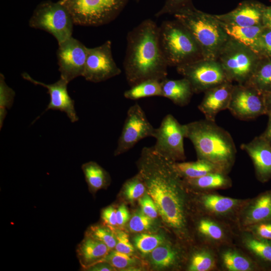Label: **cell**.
<instances>
[{
	"label": "cell",
	"instance_id": "5bb4252c",
	"mask_svg": "<svg viewBox=\"0 0 271 271\" xmlns=\"http://www.w3.org/2000/svg\"><path fill=\"white\" fill-rule=\"evenodd\" d=\"M228 109L236 118L243 120L266 115L263 93L248 84L233 85Z\"/></svg>",
	"mask_w": 271,
	"mask_h": 271
},
{
	"label": "cell",
	"instance_id": "603a6c76",
	"mask_svg": "<svg viewBox=\"0 0 271 271\" xmlns=\"http://www.w3.org/2000/svg\"><path fill=\"white\" fill-rule=\"evenodd\" d=\"M233 87L232 82L227 81L204 92L198 108L205 119L215 121L219 112L228 109Z\"/></svg>",
	"mask_w": 271,
	"mask_h": 271
},
{
	"label": "cell",
	"instance_id": "f1b7e54d",
	"mask_svg": "<svg viewBox=\"0 0 271 271\" xmlns=\"http://www.w3.org/2000/svg\"><path fill=\"white\" fill-rule=\"evenodd\" d=\"M219 21L229 38L247 46L254 52L258 39L264 29L262 25L241 27Z\"/></svg>",
	"mask_w": 271,
	"mask_h": 271
},
{
	"label": "cell",
	"instance_id": "52a82bcc",
	"mask_svg": "<svg viewBox=\"0 0 271 271\" xmlns=\"http://www.w3.org/2000/svg\"><path fill=\"white\" fill-rule=\"evenodd\" d=\"M71 14L75 25L99 26L114 20L128 0H60Z\"/></svg>",
	"mask_w": 271,
	"mask_h": 271
},
{
	"label": "cell",
	"instance_id": "cb8c5ba5",
	"mask_svg": "<svg viewBox=\"0 0 271 271\" xmlns=\"http://www.w3.org/2000/svg\"><path fill=\"white\" fill-rule=\"evenodd\" d=\"M110 251V249L103 242L86 234L76 249L79 262L85 270L103 260Z\"/></svg>",
	"mask_w": 271,
	"mask_h": 271
},
{
	"label": "cell",
	"instance_id": "30bf717a",
	"mask_svg": "<svg viewBox=\"0 0 271 271\" xmlns=\"http://www.w3.org/2000/svg\"><path fill=\"white\" fill-rule=\"evenodd\" d=\"M194 240L217 249L223 245L235 243L239 229L233 224L193 211L191 228Z\"/></svg>",
	"mask_w": 271,
	"mask_h": 271
},
{
	"label": "cell",
	"instance_id": "2e32d148",
	"mask_svg": "<svg viewBox=\"0 0 271 271\" xmlns=\"http://www.w3.org/2000/svg\"><path fill=\"white\" fill-rule=\"evenodd\" d=\"M87 53V47L72 37L58 44L57 56L60 78L69 83L83 76Z\"/></svg>",
	"mask_w": 271,
	"mask_h": 271
},
{
	"label": "cell",
	"instance_id": "836d02e7",
	"mask_svg": "<svg viewBox=\"0 0 271 271\" xmlns=\"http://www.w3.org/2000/svg\"><path fill=\"white\" fill-rule=\"evenodd\" d=\"M86 234L103 242L110 250L116 246V238L113 228L107 225H92Z\"/></svg>",
	"mask_w": 271,
	"mask_h": 271
},
{
	"label": "cell",
	"instance_id": "e0dca14e",
	"mask_svg": "<svg viewBox=\"0 0 271 271\" xmlns=\"http://www.w3.org/2000/svg\"><path fill=\"white\" fill-rule=\"evenodd\" d=\"M22 77L29 82L44 87L48 90L50 95V102L44 111L49 109L58 110L65 112L72 122L79 120L75 109V102L70 96L67 90V82L60 78L56 82L47 84L33 79L26 72L22 74Z\"/></svg>",
	"mask_w": 271,
	"mask_h": 271
},
{
	"label": "cell",
	"instance_id": "60d3db41",
	"mask_svg": "<svg viewBox=\"0 0 271 271\" xmlns=\"http://www.w3.org/2000/svg\"><path fill=\"white\" fill-rule=\"evenodd\" d=\"M152 219L142 211L136 213L128 223L129 229L133 232H141L149 229L152 224Z\"/></svg>",
	"mask_w": 271,
	"mask_h": 271
},
{
	"label": "cell",
	"instance_id": "7bdbcfd3",
	"mask_svg": "<svg viewBox=\"0 0 271 271\" xmlns=\"http://www.w3.org/2000/svg\"><path fill=\"white\" fill-rule=\"evenodd\" d=\"M114 231L116 238L115 250L128 254H132L134 251V247L129 241L128 234L119 230Z\"/></svg>",
	"mask_w": 271,
	"mask_h": 271
},
{
	"label": "cell",
	"instance_id": "7402d4cb",
	"mask_svg": "<svg viewBox=\"0 0 271 271\" xmlns=\"http://www.w3.org/2000/svg\"><path fill=\"white\" fill-rule=\"evenodd\" d=\"M219 271H261L256 263L235 243L217 249Z\"/></svg>",
	"mask_w": 271,
	"mask_h": 271
},
{
	"label": "cell",
	"instance_id": "bcb514c9",
	"mask_svg": "<svg viewBox=\"0 0 271 271\" xmlns=\"http://www.w3.org/2000/svg\"><path fill=\"white\" fill-rule=\"evenodd\" d=\"M116 221L117 225H123L129 218V212L124 204L120 205L116 209Z\"/></svg>",
	"mask_w": 271,
	"mask_h": 271
},
{
	"label": "cell",
	"instance_id": "ac0fdd59",
	"mask_svg": "<svg viewBox=\"0 0 271 271\" xmlns=\"http://www.w3.org/2000/svg\"><path fill=\"white\" fill-rule=\"evenodd\" d=\"M235 243L256 263L261 271H271V242L255 237L245 229H238Z\"/></svg>",
	"mask_w": 271,
	"mask_h": 271
},
{
	"label": "cell",
	"instance_id": "8d00e7d4",
	"mask_svg": "<svg viewBox=\"0 0 271 271\" xmlns=\"http://www.w3.org/2000/svg\"><path fill=\"white\" fill-rule=\"evenodd\" d=\"M146 191L145 184L139 173L128 180L123 187L125 196L130 201L141 198Z\"/></svg>",
	"mask_w": 271,
	"mask_h": 271
},
{
	"label": "cell",
	"instance_id": "ab89813d",
	"mask_svg": "<svg viewBox=\"0 0 271 271\" xmlns=\"http://www.w3.org/2000/svg\"><path fill=\"white\" fill-rule=\"evenodd\" d=\"M255 237L271 242V218L257 222L244 229Z\"/></svg>",
	"mask_w": 271,
	"mask_h": 271
},
{
	"label": "cell",
	"instance_id": "6da1fadb",
	"mask_svg": "<svg viewBox=\"0 0 271 271\" xmlns=\"http://www.w3.org/2000/svg\"><path fill=\"white\" fill-rule=\"evenodd\" d=\"M139 173L147 193L155 202L163 221L179 240L193 243L190 194L174 162L154 147H144L138 163Z\"/></svg>",
	"mask_w": 271,
	"mask_h": 271
},
{
	"label": "cell",
	"instance_id": "74e56055",
	"mask_svg": "<svg viewBox=\"0 0 271 271\" xmlns=\"http://www.w3.org/2000/svg\"><path fill=\"white\" fill-rule=\"evenodd\" d=\"M115 268L122 269L133 264L135 260L130 254L120 252L116 250L110 251L104 259Z\"/></svg>",
	"mask_w": 271,
	"mask_h": 271
},
{
	"label": "cell",
	"instance_id": "f546056e",
	"mask_svg": "<svg viewBox=\"0 0 271 271\" xmlns=\"http://www.w3.org/2000/svg\"><path fill=\"white\" fill-rule=\"evenodd\" d=\"M174 166L183 179L196 178L212 173L221 172L215 166L203 160L174 162Z\"/></svg>",
	"mask_w": 271,
	"mask_h": 271
},
{
	"label": "cell",
	"instance_id": "9a60e30c",
	"mask_svg": "<svg viewBox=\"0 0 271 271\" xmlns=\"http://www.w3.org/2000/svg\"><path fill=\"white\" fill-rule=\"evenodd\" d=\"M111 41H106L102 45L87 48V57L83 76L94 83L105 81L119 75L121 69L113 60Z\"/></svg>",
	"mask_w": 271,
	"mask_h": 271
},
{
	"label": "cell",
	"instance_id": "44dd1931",
	"mask_svg": "<svg viewBox=\"0 0 271 271\" xmlns=\"http://www.w3.org/2000/svg\"><path fill=\"white\" fill-rule=\"evenodd\" d=\"M271 218V190L248 198L239 212L237 222L239 229Z\"/></svg>",
	"mask_w": 271,
	"mask_h": 271
},
{
	"label": "cell",
	"instance_id": "7c38bea8",
	"mask_svg": "<svg viewBox=\"0 0 271 271\" xmlns=\"http://www.w3.org/2000/svg\"><path fill=\"white\" fill-rule=\"evenodd\" d=\"M156 143L153 147L160 154L173 162L186 159L183 124L171 114H167L160 126L156 128L154 137Z\"/></svg>",
	"mask_w": 271,
	"mask_h": 271
},
{
	"label": "cell",
	"instance_id": "d4e9b609",
	"mask_svg": "<svg viewBox=\"0 0 271 271\" xmlns=\"http://www.w3.org/2000/svg\"><path fill=\"white\" fill-rule=\"evenodd\" d=\"M192 248L188 258V271H219L217 249L199 243Z\"/></svg>",
	"mask_w": 271,
	"mask_h": 271
},
{
	"label": "cell",
	"instance_id": "b9f144b4",
	"mask_svg": "<svg viewBox=\"0 0 271 271\" xmlns=\"http://www.w3.org/2000/svg\"><path fill=\"white\" fill-rule=\"evenodd\" d=\"M192 5V0H166L163 7L155 16L159 17L165 14L174 15L181 9Z\"/></svg>",
	"mask_w": 271,
	"mask_h": 271
},
{
	"label": "cell",
	"instance_id": "f35d334b",
	"mask_svg": "<svg viewBox=\"0 0 271 271\" xmlns=\"http://www.w3.org/2000/svg\"><path fill=\"white\" fill-rule=\"evenodd\" d=\"M254 52L260 57L271 59V30L264 27L257 41Z\"/></svg>",
	"mask_w": 271,
	"mask_h": 271
},
{
	"label": "cell",
	"instance_id": "ee69618b",
	"mask_svg": "<svg viewBox=\"0 0 271 271\" xmlns=\"http://www.w3.org/2000/svg\"><path fill=\"white\" fill-rule=\"evenodd\" d=\"M139 203L142 211L145 214L152 219L157 217L159 213L157 207L148 193L140 199Z\"/></svg>",
	"mask_w": 271,
	"mask_h": 271
},
{
	"label": "cell",
	"instance_id": "f907efd6",
	"mask_svg": "<svg viewBox=\"0 0 271 271\" xmlns=\"http://www.w3.org/2000/svg\"><path fill=\"white\" fill-rule=\"evenodd\" d=\"M266 115L271 114V90L263 93Z\"/></svg>",
	"mask_w": 271,
	"mask_h": 271
},
{
	"label": "cell",
	"instance_id": "ba28073f",
	"mask_svg": "<svg viewBox=\"0 0 271 271\" xmlns=\"http://www.w3.org/2000/svg\"><path fill=\"white\" fill-rule=\"evenodd\" d=\"M30 27L50 33L59 44L72 37L73 18L68 9L59 1H47L39 4L30 19Z\"/></svg>",
	"mask_w": 271,
	"mask_h": 271
},
{
	"label": "cell",
	"instance_id": "9c48e42d",
	"mask_svg": "<svg viewBox=\"0 0 271 271\" xmlns=\"http://www.w3.org/2000/svg\"><path fill=\"white\" fill-rule=\"evenodd\" d=\"M193 210L237 225L240 211L248 200L223 196L215 191H189Z\"/></svg>",
	"mask_w": 271,
	"mask_h": 271
},
{
	"label": "cell",
	"instance_id": "277c9868",
	"mask_svg": "<svg viewBox=\"0 0 271 271\" xmlns=\"http://www.w3.org/2000/svg\"><path fill=\"white\" fill-rule=\"evenodd\" d=\"M190 32L205 59L216 60L229 37L214 15L200 11L193 5L174 14Z\"/></svg>",
	"mask_w": 271,
	"mask_h": 271
},
{
	"label": "cell",
	"instance_id": "816d5d0a",
	"mask_svg": "<svg viewBox=\"0 0 271 271\" xmlns=\"http://www.w3.org/2000/svg\"><path fill=\"white\" fill-rule=\"evenodd\" d=\"M134 1H136V2H139L140 0H134Z\"/></svg>",
	"mask_w": 271,
	"mask_h": 271
},
{
	"label": "cell",
	"instance_id": "d6a6232c",
	"mask_svg": "<svg viewBox=\"0 0 271 271\" xmlns=\"http://www.w3.org/2000/svg\"><path fill=\"white\" fill-rule=\"evenodd\" d=\"M82 170L89 188L93 191L102 188L108 182L107 172L96 162L90 161L83 164Z\"/></svg>",
	"mask_w": 271,
	"mask_h": 271
},
{
	"label": "cell",
	"instance_id": "7a4b0ae2",
	"mask_svg": "<svg viewBox=\"0 0 271 271\" xmlns=\"http://www.w3.org/2000/svg\"><path fill=\"white\" fill-rule=\"evenodd\" d=\"M126 41L123 65L130 86L147 79L167 78L169 66L160 47L159 26L154 21H142L128 32Z\"/></svg>",
	"mask_w": 271,
	"mask_h": 271
},
{
	"label": "cell",
	"instance_id": "5b68a950",
	"mask_svg": "<svg viewBox=\"0 0 271 271\" xmlns=\"http://www.w3.org/2000/svg\"><path fill=\"white\" fill-rule=\"evenodd\" d=\"M160 47L169 66L176 67L203 58L196 41L177 20L163 22L159 26Z\"/></svg>",
	"mask_w": 271,
	"mask_h": 271
},
{
	"label": "cell",
	"instance_id": "83f0119b",
	"mask_svg": "<svg viewBox=\"0 0 271 271\" xmlns=\"http://www.w3.org/2000/svg\"><path fill=\"white\" fill-rule=\"evenodd\" d=\"M162 97L171 100L175 104L184 106L188 104L194 93L190 82L185 78L161 81Z\"/></svg>",
	"mask_w": 271,
	"mask_h": 271
},
{
	"label": "cell",
	"instance_id": "681fc988",
	"mask_svg": "<svg viewBox=\"0 0 271 271\" xmlns=\"http://www.w3.org/2000/svg\"><path fill=\"white\" fill-rule=\"evenodd\" d=\"M267 116L268 120L266 127L260 136L271 146V114Z\"/></svg>",
	"mask_w": 271,
	"mask_h": 271
},
{
	"label": "cell",
	"instance_id": "4316f807",
	"mask_svg": "<svg viewBox=\"0 0 271 271\" xmlns=\"http://www.w3.org/2000/svg\"><path fill=\"white\" fill-rule=\"evenodd\" d=\"M183 249L177 244H161L151 252L152 262L159 267H180L186 259Z\"/></svg>",
	"mask_w": 271,
	"mask_h": 271
},
{
	"label": "cell",
	"instance_id": "c3c4849f",
	"mask_svg": "<svg viewBox=\"0 0 271 271\" xmlns=\"http://www.w3.org/2000/svg\"><path fill=\"white\" fill-rule=\"evenodd\" d=\"M262 25L266 29L271 30V6L265 7L263 12Z\"/></svg>",
	"mask_w": 271,
	"mask_h": 271
},
{
	"label": "cell",
	"instance_id": "484cf974",
	"mask_svg": "<svg viewBox=\"0 0 271 271\" xmlns=\"http://www.w3.org/2000/svg\"><path fill=\"white\" fill-rule=\"evenodd\" d=\"M188 190L194 192H212L227 189L232 185L228 174L221 172L212 173L200 177L183 179Z\"/></svg>",
	"mask_w": 271,
	"mask_h": 271
},
{
	"label": "cell",
	"instance_id": "8992f818",
	"mask_svg": "<svg viewBox=\"0 0 271 271\" xmlns=\"http://www.w3.org/2000/svg\"><path fill=\"white\" fill-rule=\"evenodd\" d=\"M260 59L250 48L229 38L216 60L229 81L243 84L248 82Z\"/></svg>",
	"mask_w": 271,
	"mask_h": 271
},
{
	"label": "cell",
	"instance_id": "d590c367",
	"mask_svg": "<svg viewBox=\"0 0 271 271\" xmlns=\"http://www.w3.org/2000/svg\"><path fill=\"white\" fill-rule=\"evenodd\" d=\"M163 238L159 235L141 233L134 239L136 248L143 254L151 253L163 242Z\"/></svg>",
	"mask_w": 271,
	"mask_h": 271
},
{
	"label": "cell",
	"instance_id": "f6af8a7d",
	"mask_svg": "<svg viewBox=\"0 0 271 271\" xmlns=\"http://www.w3.org/2000/svg\"><path fill=\"white\" fill-rule=\"evenodd\" d=\"M116 209L109 206L102 210L101 218L106 225L113 228L117 225L116 221Z\"/></svg>",
	"mask_w": 271,
	"mask_h": 271
},
{
	"label": "cell",
	"instance_id": "4fadbf2b",
	"mask_svg": "<svg viewBox=\"0 0 271 271\" xmlns=\"http://www.w3.org/2000/svg\"><path fill=\"white\" fill-rule=\"evenodd\" d=\"M155 129L141 106L137 103L131 105L127 110L114 156L127 152L145 138L153 137Z\"/></svg>",
	"mask_w": 271,
	"mask_h": 271
},
{
	"label": "cell",
	"instance_id": "e575fe53",
	"mask_svg": "<svg viewBox=\"0 0 271 271\" xmlns=\"http://www.w3.org/2000/svg\"><path fill=\"white\" fill-rule=\"evenodd\" d=\"M15 92L6 83L3 74H0V128H2L4 120L14 102Z\"/></svg>",
	"mask_w": 271,
	"mask_h": 271
},
{
	"label": "cell",
	"instance_id": "8fae6325",
	"mask_svg": "<svg viewBox=\"0 0 271 271\" xmlns=\"http://www.w3.org/2000/svg\"><path fill=\"white\" fill-rule=\"evenodd\" d=\"M179 74L190 83L194 93L229 81L216 60L202 58L176 67Z\"/></svg>",
	"mask_w": 271,
	"mask_h": 271
},
{
	"label": "cell",
	"instance_id": "d6986e66",
	"mask_svg": "<svg viewBox=\"0 0 271 271\" xmlns=\"http://www.w3.org/2000/svg\"><path fill=\"white\" fill-rule=\"evenodd\" d=\"M240 148L251 159L257 179L261 183L268 181L271 179V146L259 136Z\"/></svg>",
	"mask_w": 271,
	"mask_h": 271
},
{
	"label": "cell",
	"instance_id": "4dcf8cb0",
	"mask_svg": "<svg viewBox=\"0 0 271 271\" xmlns=\"http://www.w3.org/2000/svg\"><path fill=\"white\" fill-rule=\"evenodd\" d=\"M248 84L262 93L271 90V59L260 57Z\"/></svg>",
	"mask_w": 271,
	"mask_h": 271
},
{
	"label": "cell",
	"instance_id": "ffe728a7",
	"mask_svg": "<svg viewBox=\"0 0 271 271\" xmlns=\"http://www.w3.org/2000/svg\"><path fill=\"white\" fill-rule=\"evenodd\" d=\"M265 6L254 0H246L231 11L221 15H214L221 22L241 27L262 25Z\"/></svg>",
	"mask_w": 271,
	"mask_h": 271
},
{
	"label": "cell",
	"instance_id": "3957f363",
	"mask_svg": "<svg viewBox=\"0 0 271 271\" xmlns=\"http://www.w3.org/2000/svg\"><path fill=\"white\" fill-rule=\"evenodd\" d=\"M183 127L185 137L192 142L197 159L209 162L228 174L237 153L230 134L215 121L205 118L183 124Z\"/></svg>",
	"mask_w": 271,
	"mask_h": 271
},
{
	"label": "cell",
	"instance_id": "1f68e13d",
	"mask_svg": "<svg viewBox=\"0 0 271 271\" xmlns=\"http://www.w3.org/2000/svg\"><path fill=\"white\" fill-rule=\"evenodd\" d=\"M124 97L130 100H137L152 96H162L161 81L147 79L134 84L125 91Z\"/></svg>",
	"mask_w": 271,
	"mask_h": 271
},
{
	"label": "cell",
	"instance_id": "7dc6e473",
	"mask_svg": "<svg viewBox=\"0 0 271 271\" xmlns=\"http://www.w3.org/2000/svg\"><path fill=\"white\" fill-rule=\"evenodd\" d=\"M86 270L93 271H112L114 270L115 268L108 262L102 260L89 267Z\"/></svg>",
	"mask_w": 271,
	"mask_h": 271
}]
</instances>
